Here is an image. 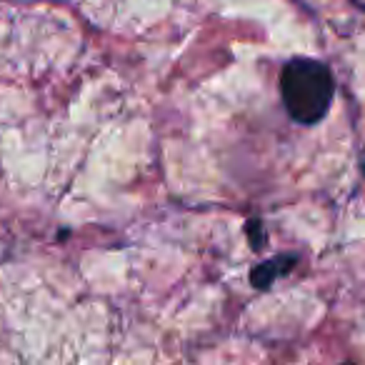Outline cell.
<instances>
[{"mask_svg": "<svg viewBox=\"0 0 365 365\" xmlns=\"http://www.w3.org/2000/svg\"><path fill=\"white\" fill-rule=\"evenodd\" d=\"M335 96L333 71L315 58H293L280 71V98L300 125H315L330 110Z\"/></svg>", "mask_w": 365, "mask_h": 365, "instance_id": "6da1fadb", "label": "cell"}, {"mask_svg": "<svg viewBox=\"0 0 365 365\" xmlns=\"http://www.w3.org/2000/svg\"><path fill=\"white\" fill-rule=\"evenodd\" d=\"M295 263H298V258H295V255H285V258H283V255H278V258L258 265V268L253 270V275H250V280H253L255 288L265 290V288H270V285H273V280L278 278V275L288 273Z\"/></svg>", "mask_w": 365, "mask_h": 365, "instance_id": "7a4b0ae2", "label": "cell"}]
</instances>
